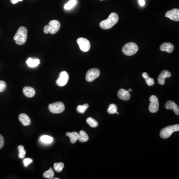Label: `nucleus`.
<instances>
[{
	"instance_id": "obj_1",
	"label": "nucleus",
	"mask_w": 179,
	"mask_h": 179,
	"mask_svg": "<svg viewBox=\"0 0 179 179\" xmlns=\"http://www.w3.org/2000/svg\"><path fill=\"white\" fill-rule=\"evenodd\" d=\"M119 21V16L116 13H112L107 20H104L99 23V26L103 29H110Z\"/></svg>"
},
{
	"instance_id": "obj_2",
	"label": "nucleus",
	"mask_w": 179,
	"mask_h": 179,
	"mask_svg": "<svg viewBox=\"0 0 179 179\" xmlns=\"http://www.w3.org/2000/svg\"><path fill=\"white\" fill-rule=\"evenodd\" d=\"M28 37V30L26 27L21 26L18 29L13 39L18 45H23L26 43Z\"/></svg>"
},
{
	"instance_id": "obj_3",
	"label": "nucleus",
	"mask_w": 179,
	"mask_h": 179,
	"mask_svg": "<svg viewBox=\"0 0 179 179\" xmlns=\"http://www.w3.org/2000/svg\"><path fill=\"white\" fill-rule=\"evenodd\" d=\"M179 130V124L168 126L167 127H165L161 129L160 132V136L163 139H168L173 132L178 131Z\"/></svg>"
},
{
	"instance_id": "obj_4",
	"label": "nucleus",
	"mask_w": 179,
	"mask_h": 179,
	"mask_svg": "<svg viewBox=\"0 0 179 179\" xmlns=\"http://www.w3.org/2000/svg\"><path fill=\"white\" fill-rule=\"evenodd\" d=\"M139 50V47L136 43L132 42L127 43L124 46L122 51L125 55L132 56L134 55Z\"/></svg>"
},
{
	"instance_id": "obj_5",
	"label": "nucleus",
	"mask_w": 179,
	"mask_h": 179,
	"mask_svg": "<svg viewBox=\"0 0 179 179\" xmlns=\"http://www.w3.org/2000/svg\"><path fill=\"white\" fill-rule=\"evenodd\" d=\"M48 108L50 112L53 114H60L63 112L65 110V107L62 102H57L49 104Z\"/></svg>"
},
{
	"instance_id": "obj_6",
	"label": "nucleus",
	"mask_w": 179,
	"mask_h": 179,
	"mask_svg": "<svg viewBox=\"0 0 179 179\" xmlns=\"http://www.w3.org/2000/svg\"><path fill=\"white\" fill-rule=\"evenodd\" d=\"M100 75V71L97 68H92L88 70L86 75V80L91 82L98 78Z\"/></svg>"
},
{
	"instance_id": "obj_7",
	"label": "nucleus",
	"mask_w": 179,
	"mask_h": 179,
	"mask_svg": "<svg viewBox=\"0 0 179 179\" xmlns=\"http://www.w3.org/2000/svg\"><path fill=\"white\" fill-rule=\"evenodd\" d=\"M150 104L149 106V110L152 113H155L158 112L159 107V104L158 98L155 95H152L149 98Z\"/></svg>"
},
{
	"instance_id": "obj_8",
	"label": "nucleus",
	"mask_w": 179,
	"mask_h": 179,
	"mask_svg": "<svg viewBox=\"0 0 179 179\" xmlns=\"http://www.w3.org/2000/svg\"><path fill=\"white\" fill-rule=\"evenodd\" d=\"M77 43L80 49L83 52H87L89 50L91 47V44L89 41L85 38H81L77 39Z\"/></svg>"
},
{
	"instance_id": "obj_9",
	"label": "nucleus",
	"mask_w": 179,
	"mask_h": 179,
	"mask_svg": "<svg viewBox=\"0 0 179 179\" xmlns=\"http://www.w3.org/2000/svg\"><path fill=\"white\" fill-rule=\"evenodd\" d=\"M69 79V76L67 72L62 71L60 74L59 77L56 81V84L59 86H64L68 83Z\"/></svg>"
},
{
	"instance_id": "obj_10",
	"label": "nucleus",
	"mask_w": 179,
	"mask_h": 179,
	"mask_svg": "<svg viewBox=\"0 0 179 179\" xmlns=\"http://www.w3.org/2000/svg\"><path fill=\"white\" fill-rule=\"evenodd\" d=\"M49 33L51 34H55L60 28V23L57 20H52L48 23Z\"/></svg>"
},
{
	"instance_id": "obj_11",
	"label": "nucleus",
	"mask_w": 179,
	"mask_h": 179,
	"mask_svg": "<svg viewBox=\"0 0 179 179\" xmlns=\"http://www.w3.org/2000/svg\"><path fill=\"white\" fill-rule=\"evenodd\" d=\"M165 17L169 18L174 21H179V10L178 9H173L172 10L166 12Z\"/></svg>"
},
{
	"instance_id": "obj_12",
	"label": "nucleus",
	"mask_w": 179,
	"mask_h": 179,
	"mask_svg": "<svg viewBox=\"0 0 179 179\" xmlns=\"http://www.w3.org/2000/svg\"><path fill=\"white\" fill-rule=\"evenodd\" d=\"M171 76V74L168 70H163L161 72V73L158 77V82L160 85H164L165 83V79L170 78Z\"/></svg>"
},
{
	"instance_id": "obj_13",
	"label": "nucleus",
	"mask_w": 179,
	"mask_h": 179,
	"mask_svg": "<svg viewBox=\"0 0 179 179\" xmlns=\"http://www.w3.org/2000/svg\"><path fill=\"white\" fill-rule=\"evenodd\" d=\"M165 107L167 109H172L174 112L177 115L179 114V106L175 103L174 102L172 101H168L166 102L165 104Z\"/></svg>"
},
{
	"instance_id": "obj_14",
	"label": "nucleus",
	"mask_w": 179,
	"mask_h": 179,
	"mask_svg": "<svg viewBox=\"0 0 179 179\" xmlns=\"http://www.w3.org/2000/svg\"><path fill=\"white\" fill-rule=\"evenodd\" d=\"M117 96L119 99L124 101H128L130 99V93L124 89H121L119 90L117 93Z\"/></svg>"
},
{
	"instance_id": "obj_15",
	"label": "nucleus",
	"mask_w": 179,
	"mask_h": 179,
	"mask_svg": "<svg viewBox=\"0 0 179 179\" xmlns=\"http://www.w3.org/2000/svg\"><path fill=\"white\" fill-rule=\"evenodd\" d=\"M160 49L162 51H166L169 53H171L174 51V46L171 43H165L161 44Z\"/></svg>"
},
{
	"instance_id": "obj_16",
	"label": "nucleus",
	"mask_w": 179,
	"mask_h": 179,
	"mask_svg": "<svg viewBox=\"0 0 179 179\" xmlns=\"http://www.w3.org/2000/svg\"><path fill=\"white\" fill-rule=\"evenodd\" d=\"M23 92L26 96L28 98H31L35 95V90L31 87H25L23 89Z\"/></svg>"
},
{
	"instance_id": "obj_17",
	"label": "nucleus",
	"mask_w": 179,
	"mask_h": 179,
	"mask_svg": "<svg viewBox=\"0 0 179 179\" xmlns=\"http://www.w3.org/2000/svg\"><path fill=\"white\" fill-rule=\"evenodd\" d=\"M19 120L24 126H28L31 124V121L29 116L25 114H21L18 117Z\"/></svg>"
},
{
	"instance_id": "obj_18",
	"label": "nucleus",
	"mask_w": 179,
	"mask_h": 179,
	"mask_svg": "<svg viewBox=\"0 0 179 179\" xmlns=\"http://www.w3.org/2000/svg\"><path fill=\"white\" fill-rule=\"evenodd\" d=\"M27 65L30 67H35L38 66L40 64V61L38 59H33L29 58L26 62Z\"/></svg>"
},
{
	"instance_id": "obj_19",
	"label": "nucleus",
	"mask_w": 179,
	"mask_h": 179,
	"mask_svg": "<svg viewBox=\"0 0 179 179\" xmlns=\"http://www.w3.org/2000/svg\"><path fill=\"white\" fill-rule=\"evenodd\" d=\"M66 134L70 138L71 142L73 144L75 143L78 139L79 136L78 133L77 132H67Z\"/></svg>"
},
{
	"instance_id": "obj_20",
	"label": "nucleus",
	"mask_w": 179,
	"mask_h": 179,
	"mask_svg": "<svg viewBox=\"0 0 179 179\" xmlns=\"http://www.w3.org/2000/svg\"><path fill=\"white\" fill-rule=\"evenodd\" d=\"M79 140L81 142H85L89 140V136L84 130H81L79 134Z\"/></svg>"
},
{
	"instance_id": "obj_21",
	"label": "nucleus",
	"mask_w": 179,
	"mask_h": 179,
	"mask_svg": "<svg viewBox=\"0 0 179 179\" xmlns=\"http://www.w3.org/2000/svg\"><path fill=\"white\" fill-rule=\"evenodd\" d=\"M86 121L87 124L92 127L95 128L98 127L99 125L98 121L91 117H88Z\"/></svg>"
},
{
	"instance_id": "obj_22",
	"label": "nucleus",
	"mask_w": 179,
	"mask_h": 179,
	"mask_svg": "<svg viewBox=\"0 0 179 179\" xmlns=\"http://www.w3.org/2000/svg\"><path fill=\"white\" fill-rule=\"evenodd\" d=\"M41 141L45 144H50L53 141V139L52 137L48 135H43L40 137Z\"/></svg>"
},
{
	"instance_id": "obj_23",
	"label": "nucleus",
	"mask_w": 179,
	"mask_h": 179,
	"mask_svg": "<svg viewBox=\"0 0 179 179\" xmlns=\"http://www.w3.org/2000/svg\"><path fill=\"white\" fill-rule=\"evenodd\" d=\"M89 107V106L87 104H85L84 105H79L77 107V111L80 114H84Z\"/></svg>"
},
{
	"instance_id": "obj_24",
	"label": "nucleus",
	"mask_w": 179,
	"mask_h": 179,
	"mask_svg": "<svg viewBox=\"0 0 179 179\" xmlns=\"http://www.w3.org/2000/svg\"><path fill=\"white\" fill-rule=\"evenodd\" d=\"M77 4L76 0H70L67 4L64 5V9L65 10H70L73 8Z\"/></svg>"
},
{
	"instance_id": "obj_25",
	"label": "nucleus",
	"mask_w": 179,
	"mask_h": 179,
	"mask_svg": "<svg viewBox=\"0 0 179 179\" xmlns=\"http://www.w3.org/2000/svg\"><path fill=\"white\" fill-rule=\"evenodd\" d=\"M54 175V173L53 170L51 168H50L49 170L45 172L43 174L44 177L47 178V179H53Z\"/></svg>"
},
{
	"instance_id": "obj_26",
	"label": "nucleus",
	"mask_w": 179,
	"mask_h": 179,
	"mask_svg": "<svg viewBox=\"0 0 179 179\" xmlns=\"http://www.w3.org/2000/svg\"><path fill=\"white\" fill-rule=\"evenodd\" d=\"M117 107L116 104H112L109 105V108L107 109V112L109 114H116L117 112Z\"/></svg>"
},
{
	"instance_id": "obj_27",
	"label": "nucleus",
	"mask_w": 179,
	"mask_h": 179,
	"mask_svg": "<svg viewBox=\"0 0 179 179\" xmlns=\"http://www.w3.org/2000/svg\"><path fill=\"white\" fill-rule=\"evenodd\" d=\"M64 164L62 162L55 163L54 164V169L57 172H60L63 169Z\"/></svg>"
},
{
	"instance_id": "obj_28",
	"label": "nucleus",
	"mask_w": 179,
	"mask_h": 179,
	"mask_svg": "<svg viewBox=\"0 0 179 179\" xmlns=\"http://www.w3.org/2000/svg\"><path fill=\"white\" fill-rule=\"evenodd\" d=\"M18 149L19 151V154H18L19 157L21 159L25 158L26 154V151L25 150L23 146L21 145H19L18 147Z\"/></svg>"
},
{
	"instance_id": "obj_29",
	"label": "nucleus",
	"mask_w": 179,
	"mask_h": 179,
	"mask_svg": "<svg viewBox=\"0 0 179 179\" xmlns=\"http://www.w3.org/2000/svg\"><path fill=\"white\" fill-rule=\"evenodd\" d=\"M145 81L149 86H152L154 84V80L153 79L150 78L149 77H148L147 78L145 79Z\"/></svg>"
},
{
	"instance_id": "obj_30",
	"label": "nucleus",
	"mask_w": 179,
	"mask_h": 179,
	"mask_svg": "<svg viewBox=\"0 0 179 179\" xmlns=\"http://www.w3.org/2000/svg\"><path fill=\"white\" fill-rule=\"evenodd\" d=\"M6 83L4 81H0V92H2L5 91L6 89Z\"/></svg>"
},
{
	"instance_id": "obj_31",
	"label": "nucleus",
	"mask_w": 179,
	"mask_h": 179,
	"mask_svg": "<svg viewBox=\"0 0 179 179\" xmlns=\"http://www.w3.org/2000/svg\"><path fill=\"white\" fill-rule=\"evenodd\" d=\"M23 164H24L25 166L27 167L28 165L31 164L33 162V160L31 158H25V159L23 160Z\"/></svg>"
},
{
	"instance_id": "obj_32",
	"label": "nucleus",
	"mask_w": 179,
	"mask_h": 179,
	"mask_svg": "<svg viewBox=\"0 0 179 179\" xmlns=\"http://www.w3.org/2000/svg\"><path fill=\"white\" fill-rule=\"evenodd\" d=\"M4 144H5V142L4 137L1 134H0V149L3 147Z\"/></svg>"
},
{
	"instance_id": "obj_33",
	"label": "nucleus",
	"mask_w": 179,
	"mask_h": 179,
	"mask_svg": "<svg viewBox=\"0 0 179 179\" xmlns=\"http://www.w3.org/2000/svg\"><path fill=\"white\" fill-rule=\"evenodd\" d=\"M43 31H44V33H46V34L49 33V31L48 25H46V26H44V29H43Z\"/></svg>"
},
{
	"instance_id": "obj_34",
	"label": "nucleus",
	"mask_w": 179,
	"mask_h": 179,
	"mask_svg": "<svg viewBox=\"0 0 179 179\" xmlns=\"http://www.w3.org/2000/svg\"><path fill=\"white\" fill-rule=\"evenodd\" d=\"M139 3L141 6H144L145 5V0H139Z\"/></svg>"
},
{
	"instance_id": "obj_35",
	"label": "nucleus",
	"mask_w": 179,
	"mask_h": 179,
	"mask_svg": "<svg viewBox=\"0 0 179 179\" xmlns=\"http://www.w3.org/2000/svg\"><path fill=\"white\" fill-rule=\"evenodd\" d=\"M142 77L145 79L147 78V77H148L149 76H148V74L147 73H146V72H144V73H143V74H142Z\"/></svg>"
},
{
	"instance_id": "obj_36",
	"label": "nucleus",
	"mask_w": 179,
	"mask_h": 179,
	"mask_svg": "<svg viewBox=\"0 0 179 179\" xmlns=\"http://www.w3.org/2000/svg\"><path fill=\"white\" fill-rule=\"evenodd\" d=\"M11 3L13 4H15L17 3L18 2V0H11Z\"/></svg>"
},
{
	"instance_id": "obj_37",
	"label": "nucleus",
	"mask_w": 179,
	"mask_h": 179,
	"mask_svg": "<svg viewBox=\"0 0 179 179\" xmlns=\"http://www.w3.org/2000/svg\"><path fill=\"white\" fill-rule=\"evenodd\" d=\"M128 91H129V92H132V89H129L128 90Z\"/></svg>"
},
{
	"instance_id": "obj_38",
	"label": "nucleus",
	"mask_w": 179,
	"mask_h": 179,
	"mask_svg": "<svg viewBox=\"0 0 179 179\" xmlns=\"http://www.w3.org/2000/svg\"><path fill=\"white\" fill-rule=\"evenodd\" d=\"M18 2H21V1H23V0H18Z\"/></svg>"
},
{
	"instance_id": "obj_39",
	"label": "nucleus",
	"mask_w": 179,
	"mask_h": 179,
	"mask_svg": "<svg viewBox=\"0 0 179 179\" xmlns=\"http://www.w3.org/2000/svg\"><path fill=\"white\" fill-rule=\"evenodd\" d=\"M55 179H58V178H54Z\"/></svg>"
},
{
	"instance_id": "obj_40",
	"label": "nucleus",
	"mask_w": 179,
	"mask_h": 179,
	"mask_svg": "<svg viewBox=\"0 0 179 179\" xmlns=\"http://www.w3.org/2000/svg\"><path fill=\"white\" fill-rule=\"evenodd\" d=\"M101 1H104V0H101Z\"/></svg>"
}]
</instances>
